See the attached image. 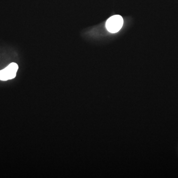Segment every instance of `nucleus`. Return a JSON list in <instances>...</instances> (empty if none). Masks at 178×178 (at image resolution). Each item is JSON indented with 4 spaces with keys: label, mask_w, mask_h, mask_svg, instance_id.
Masks as SVG:
<instances>
[{
    "label": "nucleus",
    "mask_w": 178,
    "mask_h": 178,
    "mask_svg": "<svg viewBox=\"0 0 178 178\" xmlns=\"http://www.w3.org/2000/svg\"><path fill=\"white\" fill-rule=\"evenodd\" d=\"M123 23V19L121 15H115L111 16L107 20L106 28L110 33H116L121 29Z\"/></svg>",
    "instance_id": "obj_1"
},
{
    "label": "nucleus",
    "mask_w": 178,
    "mask_h": 178,
    "mask_svg": "<svg viewBox=\"0 0 178 178\" xmlns=\"http://www.w3.org/2000/svg\"><path fill=\"white\" fill-rule=\"evenodd\" d=\"M18 69V65L13 62L4 69L0 70V80L7 81L14 79Z\"/></svg>",
    "instance_id": "obj_2"
}]
</instances>
